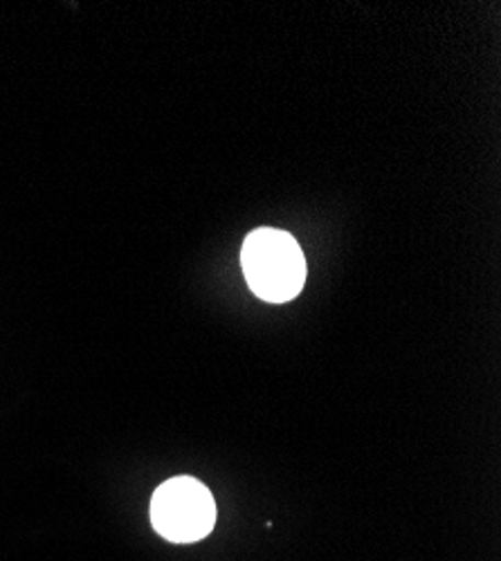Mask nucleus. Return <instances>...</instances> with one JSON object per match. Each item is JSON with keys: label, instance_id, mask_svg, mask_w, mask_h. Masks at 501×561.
Instances as JSON below:
<instances>
[{"label": "nucleus", "instance_id": "nucleus-1", "mask_svg": "<svg viewBox=\"0 0 501 561\" xmlns=\"http://www.w3.org/2000/svg\"><path fill=\"white\" fill-rule=\"evenodd\" d=\"M241 265L250 290L270 304L295 299L306 280V261L297 241L280 229H257L243 243Z\"/></svg>", "mask_w": 501, "mask_h": 561}, {"label": "nucleus", "instance_id": "nucleus-2", "mask_svg": "<svg viewBox=\"0 0 501 561\" xmlns=\"http://www.w3.org/2000/svg\"><path fill=\"white\" fill-rule=\"evenodd\" d=\"M151 524L158 535L173 543L201 541L216 524L214 496L201 481L175 477L156 490Z\"/></svg>", "mask_w": 501, "mask_h": 561}]
</instances>
